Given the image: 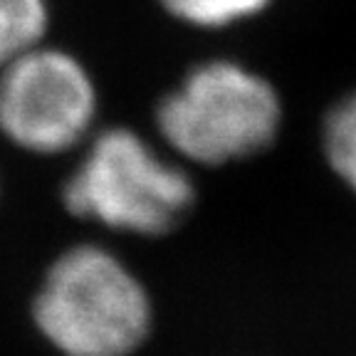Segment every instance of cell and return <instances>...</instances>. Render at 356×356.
I'll list each match as a JSON object with an SVG mask.
<instances>
[{"label":"cell","mask_w":356,"mask_h":356,"mask_svg":"<svg viewBox=\"0 0 356 356\" xmlns=\"http://www.w3.org/2000/svg\"><path fill=\"white\" fill-rule=\"evenodd\" d=\"M33 319L62 356H129L149 334L151 302L114 252L77 245L50 265Z\"/></svg>","instance_id":"cell-1"},{"label":"cell","mask_w":356,"mask_h":356,"mask_svg":"<svg viewBox=\"0 0 356 356\" xmlns=\"http://www.w3.org/2000/svg\"><path fill=\"white\" fill-rule=\"evenodd\" d=\"M156 124L173 151L220 166L273 144L280 99L257 74L233 62H206L159 106Z\"/></svg>","instance_id":"cell-3"},{"label":"cell","mask_w":356,"mask_h":356,"mask_svg":"<svg viewBox=\"0 0 356 356\" xmlns=\"http://www.w3.org/2000/svg\"><path fill=\"white\" fill-rule=\"evenodd\" d=\"M47 25V0H0V70L42 44Z\"/></svg>","instance_id":"cell-5"},{"label":"cell","mask_w":356,"mask_h":356,"mask_svg":"<svg viewBox=\"0 0 356 356\" xmlns=\"http://www.w3.org/2000/svg\"><path fill=\"white\" fill-rule=\"evenodd\" d=\"M173 17L198 28H220L257 13L267 0H161Z\"/></svg>","instance_id":"cell-7"},{"label":"cell","mask_w":356,"mask_h":356,"mask_svg":"<svg viewBox=\"0 0 356 356\" xmlns=\"http://www.w3.org/2000/svg\"><path fill=\"white\" fill-rule=\"evenodd\" d=\"M74 218L136 235L171 233L193 206V184L131 129L97 134L65 184Z\"/></svg>","instance_id":"cell-2"},{"label":"cell","mask_w":356,"mask_h":356,"mask_svg":"<svg viewBox=\"0 0 356 356\" xmlns=\"http://www.w3.org/2000/svg\"><path fill=\"white\" fill-rule=\"evenodd\" d=\"M97 87L74 55L38 44L0 70V134L30 154H62L84 141Z\"/></svg>","instance_id":"cell-4"},{"label":"cell","mask_w":356,"mask_h":356,"mask_svg":"<svg viewBox=\"0 0 356 356\" xmlns=\"http://www.w3.org/2000/svg\"><path fill=\"white\" fill-rule=\"evenodd\" d=\"M324 149L334 171L356 191V95L329 114Z\"/></svg>","instance_id":"cell-6"}]
</instances>
